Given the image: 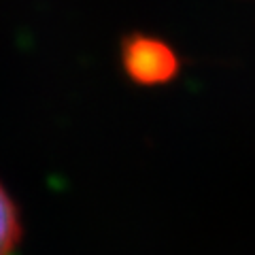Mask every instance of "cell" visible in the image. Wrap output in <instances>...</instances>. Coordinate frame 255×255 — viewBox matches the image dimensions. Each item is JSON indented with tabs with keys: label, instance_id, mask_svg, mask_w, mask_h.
Listing matches in <instances>:
<instances>
[{
	"label": "cell",
	"instance_id": "obj_1",
	"mask_svg": "<svg viewBox=\"0 0 255 255\" xmlns=\"http://www.w3.org/2000/svg\"><path fill=\"white\" fill-rule=\"evenodd\" d=\"M124 73L138 85H164L179 73V58L168 43L149 34H130L122 41Z\"/></svg>",
	"mask_w": 255,
	"mask_h": 255
},
{
	"label": "cell",
	"instance_id": "obj_2",
	"mask_svg": "<svg viewBox=\"0 0 255 255\" xmlns=\"http://www.w3.org/2000/svg\"><path fill=\"white\" fill-rule=\"evenodd\" d=\"M21 241V219L11 194L0 183V255H13Z\"/></svg>",
	"mask_w": 255,
	"mask_h": 255
}]
</instances>
